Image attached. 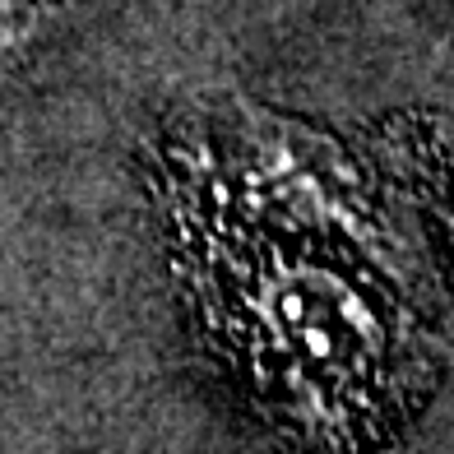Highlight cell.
I'll list each match as a JSON object with an SVG mask.
<instances>
[{
	"label": "cell",
	"mask_w": 454,
	"mask_h": 454,
	"mask_svg": "<svg viewBox=\"0 0 454 454\" xmlns=\"http://www.w3.org/2000/svg\"><path fill=\"white\" fill-rule=\"evenodd\" d=\"M441 223H445L450 255H454V144H450V153H445V168H441Z\"/></svg>",
	"instance_id": "cell-3"
},
{
	"label": "cell",
	"mask_w": 454,
	"mask_h": 454,
	"mask_svg": "<svg viewBox=\"0 0 454 454\" xmlns=\"http://www.w3.org/2000/svg\"><path fill=\"white\" fill-rule=\"evenodd\" d=\"M181 283L227 380L293 454H371L427 389L399 283L334 237L209 227Z\"/></svg>",
	"instance_id": "cell-1"
},
{
	"label": "cell",
	"mask_w": 454,
	"mask_h": 454,
	"mask_svg": "<svg viewBox=\"0 0 454 454\" xmlns=\"http://www.w3.org/2000/svg\"><path fill=\"white\" fill-rule=\"evenodd\" d=\"M43 19L47 0H0V70L33 47V37L43 33Z\"/></svg>",
	"instance_id": "cell-2"
}]
</instances>
